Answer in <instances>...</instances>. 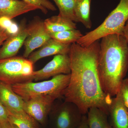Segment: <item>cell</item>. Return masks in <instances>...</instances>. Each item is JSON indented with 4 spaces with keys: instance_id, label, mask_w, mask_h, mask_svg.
<instances>
[{
    "instance_id": "obj_8",
    "label": "cell",
    "mask_w": 128,
    "mask_h": 128,
    "mask_svg": "<svg viewBox=\"0 0 128 128\" xmlns=\"http://www.w3.org/2000/svg\"><path fill=\"white\" fill-rule=\"evenodd\" d=\"M56 100L49 96L36 97L24 101L23 109L38 124L44 125Z\"/></svg>"
},
{
    "instance_id": "obj_10",
    "label": "cell",
    "mask_w": 128,
    "mask_h": 128,
    "mask_svg": "<svg viewBox=\"0 0 128 128\" xmlns=\"http://www.w3.org/2000/svg\"><path fill=\"white\" fill-rule=\"evenodd\" d=\"M18 26L17 32L10 35L0 48V60L16 56L24 44L28 34L26 20H22Z\"/></svg>"
},
{
    "instance_id": "obj_24",
    "label": "cell",
    "mask_w": 128,
    "mask_h": 128,
    "mask_svg": "<svg viewBox=\"0 0 128 128\" xmlns=\"http://www.w3.org/2000/svg\"><path fill=\"white\" fill-rule=\"evenodd\" d=\"M9 112L0 102V123L8 121Z\"/></svg>"
},
{
    "instance_id": "obj_26",
    "label": "cell",
    "mask_w": 128,
    "mask_h": 128,
    "mask_svg": "<svg viewBox=\"0 0 128 128\" xmlns=\"http://www.w3.org/2000/svg\"><path fill=\"white\" fill-rule=\"evenodd\" d=\"M76 128H89L88 123L87 116L86 114L83 115L80 123Z\"/></svg>"
},
{
    "instance_id": "obj_5",
    "label": "cell",
    "mask_w": 128,
    "mask_h": 128,
    "mask_svg": "<svg viewBox=\"0 0 128 128\" xmlns=\"http://www.w3.org/2000/svg\"><path fill=\"white\" fill-rule=\"evenodd\" d=\"M34 64L23 57L0 60V82L10 85L32 82Z\"/></svg>"
},
{
    "instance_id": "obj_17",
    "label": "cell",
    "mask_w": 128,
    "mask_h": 128,
    "mask_svg": "<svg viewBox=\"0 0 128 128\" xmlns=\"http://www.w3.org/2000/svg\"><path fill=\"white\" fill-rule=\"evenodd\" d=\"M92 0H76L75 15L77 22L82 24L86 28L90 29L92 22L90 17L91 3Z\"/></svg>"
},
{
    "instance_id": "obj_9",
    "label": "cell",
    "mask_w": 128,
    "mask_h": 128,
    "mask_svg": "<svg viewBox=\"0 0 128 128\" xmlns=\"http://www.w3.org/2000/svg\"><path fill=\"white\" fill-rule=\"evenodd\" d=\"M70 62L68 54L55 55L43 68L34 71V80L37 82L47 80L60 74H70Z\"/></svg>"
},
{
    "instance_id": "obj_6",
    "label": "cell",
    "mask_w": 128,
    "mask_h": 128,
    "mask_svg": "<svg viewBox=\"0 0 128 128\" xmlns=\"http://www.w3.org/2000/svg\"><path fill=\"white\" fill-rule=\"evenodd\" d=\"M50 114L53 128H76L83 115L75 104L65 101L54 104Z\"/></svg>"
},
{
    "instance_id": "obj_2",
    "label": "cell",
    "mask_w": 128,
    "mask_h": 128,
    "mask_svg": "<svg viewBox=\"0 0 128 128\" xmlns=\"http://www.w3.org/2000/svg\"><path fill=\"white\" fill-rule=\"evenodd\" d=\"M98 70L105 93L115 96L128 70V44L123 35L112 34L101 38Z\"/></svg>"
},
{
    "instance_id": "obj_12",
    "label": "cell",
    "mask_w": 128,
    "mask_h": 128,
    "mask_svg": "<svg viewBox=\"0 0 128 128\" xmlns=\"http://www.w3.org/2000/svg\"><path fill=\"white\" fill-rule=\"evenodd\" d=\"M0 102L9 113L16 114L25 113L23 109L24 101L14 92L11 85L0 82Z\"/></svg>"
},
{
    "instance_id": "obj_13",
    "label": "cell",
    "mask_w": 128,
    "mask_h": 128,
    "mask_svg": "<svg viewBox=\"0 0 128 128\" xmlns=\"http://www.w3.org/2000/svg\"><path fill=\"white\" fill-rule=\"evenodd\" d=\"M38 9L36 6L21 0H0V18L10 19Z\"/></svg>"
},
{
    "instance_id": "obj_3",
    "label": "cell",
    "mask_w": 128,
    "mask_h": 128,
    "mask_svg": "<svg viewBox=\"0 0 128 128\" xmlns=\"http://www.w3.org/2000/svg\"><path fill=\"white\" fill-rule=\"evenodd\" d=\"M70 74H60L51 80L18 83L12 86L14 92L26 101L38 96H49L56 99L64 96L70 80Z\"/></svg>"
},
{
    "instance_id": "obj_28",
    "label": "cell",
    "mask_w": 128,
    "mask_h": 128,
    "mask_svg": "<svg viewBox=\"0 0 128 128\" xmlns=\"http://www.w3.org/2000/svg\"><path fill=\"white\" fill-rule=\"evenodd\" d=\"M122 35L124 37L128 44V19L124 28Z\"/></svg>"
},
{
    "instance_id": "obj_7",
    "label": "cell",
    "mask_w": 128,
    "mask_h": 128,
    "mask_svg": "<svg viewBox=\"0 0 128 128\" xmlns=\"http://www.w3.org/2000/svg\"><path fill=\"white\" fill-rule=\"evenodd\" d=\"M28 34L24 42L25 50L23 57L27 58L34 50L40 48L51 38L44 23L39 18H36L28 25Z\"/></svg>"
},
{
    "instance_id": "obj_21",
    "label": "cell",
    "mask_w": 128,
    "mask_h": 128,
    "mask_svg": "<svg viewBox=\"0 0 128 128\" xmlns=\"http://www.w3.org/2000/svg\"><path fill=\"white\" fill-rule=\"evenodd\" d=\"M36 6L41 11L46 14L48 10L55 11L57 9L53 3L48 0H21Z\"/></svg>"
},
{
    "instance_id": "obj_22",
    "label": "cell",
    "mask_w": 128,
    "mask_h": 128,
    "mask_svg": "<svg viewBox=\"0 0 128 128\" xmlns=\"http://www.w3.org/2000/svg\"><path fill=\"white\" fill-rule=\"evenodd\" d=\"M0 27L6 29L10 34L17 32L19 26L12 21L11 19L6 17L0 18Z\"/></svg>"
},
{
    "instance_id": "obj_19",
    "label": "cell",
    "mask_w": 128,
    "mask_h": 128,
    "mask_svg": "<svg viewBox=\"0 0 128 128\" xmlns=\"http://www.w3.org/2000/svg\"><path fill=\"white\" fill-rule=\"evenodd\" d=\"M8 121L18 128H40L38 123L26 113L18 114L9 113Z\"/></svg>"
},
{
    "instance_id": "obj_11",
    "label": "cell",
    "mask_w": 128,
    "mask_h": 128,
    "mask_svg": "<svg viewBox=\"0 0 128 128\" xmlns=\"http://www.w3.org/2000/svg\"><path fill=\"white\" fill-rule=\"evenodd\" d=\"M114 97L108 107L110 124L112 128H128V108L119 92Z\"/></svg>"
},
{
    "instance_id": "obj_23",
    "label": "cell",
    "mask_w": 128,
    "mask_h": 128,
    "mask_svg": "<svg viewBox=\"0 0 128 128\" xmlns=\"http://www.w3.org/2000/svg\"><path fill=\"white\" fill-rule=\"evenodd\" d=\"M124 105L128 108V78H124L119 91Z\"/></svg>"
},
{
    "instance_id": "obj_15",
    "label": "cell",
    "mask_w": 128,
    "mask_h": 128,
    "mask_svg": "<svg viewBox=\"0 0 128 128\" xmlns=\"http://www.w3.org/2000/svg\"><path fill=\"white\" fill-rule=\"evenodd\" d=\"M44 23L50 33L77 29L74 22L59 15L47 18L44 21Z\"/></svg>"
},
{
    "instance_id": "obj_20",
    "label": "cell",
    "mask_w": 128,
    "mask_h": 128,
    "mask_svg": "<svg viewBox=\"0 0 128 128\" xmlns=\"http://www.w3.org/2000/svg\"><path fill=\"white\" fill-rule=\"evenodd\" d=\"M59 10L58 15L77 22L74 13V6L76 0H53Z\"/></svg>"
},
{
    "instance_id": "obj_1",
    "label": "cell",
    "mask_w": 128,
    "mask_h": 128,
    "mask_svg": "<svg viewBox=\"0 0 128 128\" xmlns=\"http://www.w3.org/2000/svg\"><path fill=\"white\" fill-rule=\"evenodd\" d=\"M98 40L83 47L74 43L68 54L70 62V78L64 97V101L75 104L83 115L95 107L108 115L112 98L104 92L100 82L98 60Z\"/></svg>"
},
{
    "instance_id": "obj_4",
    "label": "cell",
    "mask_w": 128,
    "mask_h": 128,
    "mask_svg": "<svg viewBox=\"0 0 128 128\" xmlns=\"http://www.w3.org/2000/svg\"><path fill=\"white\" fill-rule=\"evenodd\" d=\"M128 19V0H120L116 8L110 12L101 25L83 35L76 43L85 47L109 34L122 35L124 28Z\"/></svg>"
},
{
    "instance_id": "obj_25",
    "label": "cell",
    "mask_w": 128,
    "mask_h": 128,
    "mask_svg": "<svg viewBox=\"0 0 128 128\" xmlns=\"http://www.w3.org/2000/svg\"><path fill=\"white\" fill-rule=\"evenodd\" d=\"M10 35L11 34H10L4 28L0 27V46L2 44Z\"/></svg>"
},
{
    "instance_id": "obj_27",
    "label": "cell",
    "mask_w": 128,
    "mask_h": 128,
    "mask_svg": "<svg viewBox=\"0 0 128 128\" xmlns=\"http://www.w3.org/2000/svg\"><path fill=\"white\" fill-rule=\"evenodd\" d=\"M0 128H18L15 124H12L9 121L0 123Z\"/></svg>"
},
{
    "instance_id": "obj_14",
    "label": "cell",
    "mask_w": 128,
    "mask_h": 128,
    "mask_svg": "<svg viewBox=\"0 0 128 128\" xmlns=\"http://www.w3.org/2000/svg\"><path fill=\"white\" fill-rule=\"evenodd\" d=\"M71 44H64L51 38L38 50L33 52L28 59L34 64L40 60L50 56L68 54Z\"/></svg>"
},
{
    "instance_id": "obj_16",
    "label": "cell",
    "mask_w": 128,
    "mask_h": 128,
    "mask_svg": "<svg viewBox=\"0 0 128 128\" xmlns=\"http://www.w3.org/2000/svg\"><path fill=\"white\" fill-rule=\"evenodd\" d=\"M89 128H112L108 120V114L98 108L92 107L88 112Z\"/></svg>"
},
{
    "instance_id": "obj_18",
    "label": "cell",
    "mask_w": 128,
    "mask_h": 128,
    "mask_svg": "<svg viewBox=\"0 0 128 128\" xmlns=\"http://www.w3.org/2000/svg\"><path fill=\"white\" fill-rule=\"evenodd\" d=\"M50 34L51 38L61 43L66 44H71L76 43L83 35L80 31L77 29L52 33H50Z\"/></svg>"
}]
</instances>
